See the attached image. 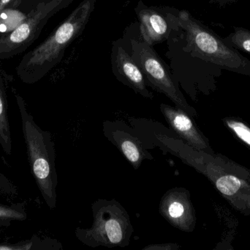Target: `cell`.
Returning a JSON list of instances; mask_svg holds the SVG:
<instances>
[{"label":"cell","instance_id":"cell-1","mask_svg":"<svg viewBox=\"0 0 250 250\" xmlns=\"http://www.w3.org/2000/svg\"><path fill=\"white\" fill-rule=\"evenodd\" d=\"M95 2L83 0L43 43L23 57L17 70L23 82H38L61 61L66 48L84 30Z\"/></svg>","mask_w":250,"mask_h":250},{"label":"cell","instance_id":"cell-2","mask_svg":"<svg viewBox=\"0 0 250 250\" xmlns=\"http://www.w3.org/2000/svg\"><path fill=\"white\" fill-rule=\"evenodd\" d=\"M21 118L23 137L27 149L29 165L41 195L50 209L57 206V186L54 143L50 132L38 126L28 113L23 98L16 95Z\"/></svg>","mask_w":250,"mask_h":250},{"label":"cell","instance_id":"cell-3","mask_svg":"<svg viewBox=\"0 0 250 250\" xmlns=\"http://www.w3.org/2000/svg\"><path fill=\"white\" fill-rule=\"evenodd\" d=\"M93 224L89 228H76L79 242L89 248H126L134 229L126 210L117 200L98 199L92 204Z\"/></svg>","mask_w":250,"mask_h":250},{"label":"cell","instance_id":"cell-4","mask_svg":"<svg viewBox=\"0 0 250 250\" xmlns=\"http://www.w3.org/2000/svg\"><path fill=\"white\" fill-rule=\"evenodd\" d=\"M178 25L186 35L187 49L195 57L222 68L250 73V62L228 46L224 41L194 19L188 11L178 13Z\"/></svg>","mask_w":250,"mask_h":250},{"label":"cell","instance_id":"cell-5","mask_svg":"<svg viewBox=\"0 0 250 250\" xmlns=\"http://www.w3.org/2000/svg\"><path fill=\"white\" fill-rule=\"evenodd\" d=\"M131 57L142 70L147 85L166 95L176 107L189 112L190 107L185 101L174 78L151 45L144 41L135 40L131 41Z\"/></svg>","mask_w":250,"mask_h":250},{"label":"cell","instance_id":"cell-6","mask_svg":"<svg viewBox=\"0 0 250 250\" xmlns=\"http://www.w3.org/2000/svg\"><path fill=\"white\" fill-rule=\"evenodd\" d=\"M73 0H46L39 3L11 33L0 39V57L7 58L26 49L39 36L45 23Z\"/></svg>","mask_w":250,"mask_h":250},{"label":"cell","instance_id":"cell-7","mask_svg":"<svg viewBox=\"0 0 250 250\" xmlns=\"http://www.w3.org/2000/svg\"><path fill=\"white\" fill-rule=\"evenodd\" d=\"M103 133L122 153L135 170L141 167L144 160H153L149 152L153 148L146 139L133 127L122 120H105Z\"/></svg>","mask_w":250,"mask_h":250},{"label":"cell","instance_id":"cell-8","mask_svg":"<svg viewBox=\"0 0 250 250\" xmlns=\"http://www.w3.org/2000/svg\"><path fill=\"white\" fill-rule=\"evenodd\" d=\"M113 73L120 82L148 99L154 98V94L147 89V83L142 70L118 41L113 44L111 53Z\"/></svg>","mask_w":250,"mask_h":250},{"label":"cell","instance_id":"cell-9","mask_svg":"<svg viewBox=\"0 0 250 250\" xmlns=\"http://www.w3.org/2000/svg\"><path fill=\"white\" fill-rule=\"evenodd\" d=\"M140 22L141 35L144 42L149 45L163 42L170 36V32L178 25L177 16L170 18L160 11V9L146 6L140 1L135 8Z\"/></svg>","mask_w":250,"mask_h":250},{"label":"cell","instance_id":"cell-10","mask_svg":"<svg viewBox=\"0 0 250 250\" xmlns=\"http://www.w3.org/2000/svg\"><path fill=\"white\" fill-rule=\"evenodd\" d=\"M159 211L160 215L173 227L188 231L192 222L189 197L185 189L174 187L162 197Z\"/></svg>","mask_w":250,"mask_h":250},{"label":"cell","instance_id":"cell-11","mask_svg":"<svg viewBox=\"0 0 250 250\" xmlns=\"http://www.w3.org/2000/svg\"><path fill=\"white\" fill-rule=\"evenodd\" d=\"M160 109L170 130L180 139L187 141L193 146L202 145L203 140L187 112L179 107H171L166 104H160Z\"/></svg>","mask_w":250,"mask_h":250},{"label":"cell","instance_id":"cell-12","mask_svg":"<svg viewBox=\"0 0 250 250\" xmlns=\"http://www.w3.org/2000/svg\"><path fill=\"white\" fill-rule=\"evenodd\" d=\"M7 115V97L0 77V145L5 154L10 156L12 152V139Z\"/></svg>","mask_w":250,"mask_h":250},{"label":"cell","instance_id":"cell-13","mask_svg":"<svg viewBox=\"0 0 250 250\" xmlns=\"http://www.w3.org/2000/svg\"><path fill=\"white\" fill-rule=\"evenodd\" d=\"M226 41L250 54V31L248 29L235 27L234 32L226 38Z\"/></svg>","mask_w":250,"mask_h":250},{"label":"cell","instance_id":"cell-14","mask_svg":"<svg viewBox=\"0 0 250 250\" xmlns=\"http://www.w3.org/2000/svg\"><path fill=\"white\" fill-rule=\"evenodd\" d=\"M216 186L223 195H233L240 189L241 182L235 176H226L217 181Z\"/></svg>","mask_w":250,"mask_h":250},{"label":"cell","instance_id":"cell-15","mask_svg":"<svg viewBox=\"0 0 250 250\" xmlns=\"http://www.w3.org/2000/svg\"><path fill=\"white\" fill-rule=\"evenodd\" d=\"M26 215L24 211L20 208H12L0 205V222L16 221L23 220Z\"/></svg>","mask_w":250,"mask_h":250},{"label":"cell","instance_id":"cell-16","mask_svg":"<svg viewBox=\"0 0 250 250\" xmlns=\"http://www.w3.org/2000/svg\"><path fill=\"white\" fill-rule=\"evenodd\" d=\"M228 124L234 131L239 138L250 145V129L243 123L239 122L229 121Z\"/></svg>","mask_w":250,"mask_h":250},{"label":"cell","instance_id":"cell-17","mask_svg":"<svg viewBox=\"0 0 250 250\" xmlns=\"http://www.w3.org/2000/svg\"><path fill=\"white\" fill-rule=\"evenodd\" d=\"M179 249V246L175 243L155 244L149 245L143 248V250H176Z\"/></svg>","mask_w":250,"mask_h":250},{"label":"cell","instance_id":"cell-18","mask_svg":"<svg viewBox=\"0 0 250 250\" xmlns=\"http://www.w3.org/2000/svg\"><path fill=\"white\" fill-rule=\"evenodd\" d=\"M237 0H209V1H211V2L216 3V4H218L220 6L226 5V4L235 2Z\"/></svg>","mask_w":250,"mask_h":250},{"label":"cell","instance_id":"cell-19","mask_svg":"<svg viewBox=\"0 0 250 250\" xmlns=\"http://www.w3.org/2000/svg\"><path fill=\"white\" fill-rule=\"evenodd\" d=\"M13 0H0V14L12 2Z\"/></svg>","mask_w":250,"mask_h":250}]
</instances>
